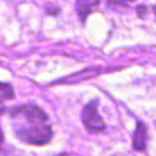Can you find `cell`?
<instances>
[{
    "label": "cell",
    "instance_id": "1",
    "mask_svg": "<svg viewBox=\"0 0 156 156\" xmlns=\"http://www.w3.org/2000/svg\"><path fill=\"white\" fill-rule=\"evenodd\" d=\"M11 121L16 136L26 144L45 145L51 140L52 130L48 115L35 105L15 106Z\"/></svg>",
    "mask_w": 156,
    "mask_h": 156
},
{
    "label": "cell",
    "instance_id": "2",
    "mask_svg": "<svg viewBox=\"0 0 156 156\" xmlns=\"http://www.w3.org/2000/svg\"><path fill=\"white\" fill-rule=\"evenodd\" d=\"M82 122L91 133H99L105 129V122L98 112V100H91L83 107Z\"/></svg>",
    "mask_w": 156,
    "mask_h": 156
},
{
    "label": "cell",
    "instance_id": "3",
    "mask_svg": "<svg viewBox=\"0 0 156 156\" xmlns=\"http://www.w3.org/2000/svg\"><path fill=\"white\" fill-rule=\"evenodd\" d=\"M147 130L146 127L143 122H138L136 123V128L134 132V136H133V146L135 150L138 151H143L146 147V143H147Z\"/></svg>",
    "mask_w": 156,
    "mask_h": 156
},
{
    "label": "cell",
    "instance_id": "4",
    "mask_svg": "<svg viewBox=\"0 0 156 156\" xmlns=\"http://www.w3.org/2000/svg\"><path fill=\"white\" fill-rule=\"evenodd\" d=\"M98 5H99V1H78L77 2V13L79 15L80 20L84 21L87 15L89 12H91V9Z\"/></svg>",
    "mask_w": 156,
    "mask_h": 156
},
{
    "label": "cell",
    "instance_id": "5",
    "mask_svg": "<svg viewBox=\"0 0 156 156\" xmlns=\"http://www.w3.org/2000/svg\"><path fill=\"white\" fill-rule=\"evenodd\" d=\"M13 98V89L10 84L0 82V100L1 99H12Z\"/></svg>",
    "mask_w": 156,
    "mask_h": 156
},
{
    "label": "cell",
    "instance_id": "6",
    "mask_svg": "<svg viewBox=\"0 0 156 156\" xmlns=\"http://www.w3.org/2000/svg\"><path fill=\"white\" fill-rule=\"evenodd\" d=\"M2 140H4V136H2V132H1V129H0V144L2 143Z\"/></svg>",
    "mask_w": 156,
    "mask_h": 156
},
{
    "label": "cell",
    "instance_id": "7",
    "mask_svg": "<svg viewBox=\"0 0 156 156\" xmlns=\"http://www.w3.org/2000/svg\"><path fill=\"white\" fill-rule=\"evenodd\" d=\"M152 10H154V13H155V16H156V5L152 7Z\"/></svg>",
    "mask_w": 156,
    "mask_h": 156
}]
</instances>
